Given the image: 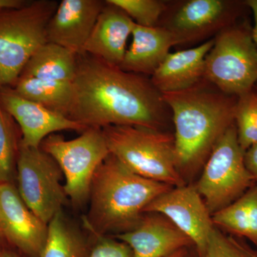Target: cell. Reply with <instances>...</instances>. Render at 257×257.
Returning a JSON list of instances; mask_svg holds the SVG:
<instances>
[{
  "instance_id": "1",
  "label": "cell",
  "mask_w": 257,
  "mask_h": 257,
  "mask_svg": "<svg viewBox=\"0 0 257 257\" xmlns=\"http://www.w3.org/2000/svg\"><path fill=\"white\" fill-rule=\"evenodd\" d=\"M67 117L87 128L138 126L165 130L170 108L151 79L92 56H78Z\"/></svg>"
},
{
  "instance_id": "2",
  "label": "cell",
  "mask_w": 257,
  "mask_h": 257,
  "mask_svg": "<svg viewBox=\"0 0 257 257\" xmlns=\"http://www.w3.org/2000/svg\"><path fill=\"white\" fill-rule=\"evenodd\" d=\"M175 126L177 167L184 180L202 168L216 144L234 124L237 96L205 79L181 92L162 94Z\"/></svg>"
},
{
  "instance_id": "3",
  "label": "cell",
  "mask_w": 257,
  "mask_h": 257,
  "mask_svg": "<svg viewBox=\"0 0 257 257\" xmlns=\"http://www.w3.org/2000/svg\"><path fill=\"white\" fill-rule=\"evenodd\" d=\"M172 188L136 175L109 154L93 177L83 224L96 237L131 231L143 219L145 208Z\"/></svg>"
},
{
  "instance_id": "4",
  "label": "cell",
  "mask_w": 257,
  "mask_h": 257,
  "mask_svg": "<svg viewBox=\"0 0 257 257\" xmlns=\"http://www.w3.org/2000/svg\"><path fill=\"white\" fill-rule=\"evenodd\" d=\"M101 131L111 155L134 173L172 187L185 185L173 134L138 126H109Z\"/></svg>"
},
{
  "instance_id": "5",
  "label": "cell",
  "mask_w": 257,
  "mask_h": 257,
  "mask_svg": "<svg viewBox=\"0 0 257 257\" xmlns=\"http://www.w3.org/2000/svg\"><path fill=\"white\" fill-rule=\"evenodd\" d=\"M58 5L38 0L0 9V88L16 84L32 55L48 42L47 25Z\"/></svg>"
},
{
  "instance_id": "6",
  "label": "cell",
  "mask_w": 257,
  "mask_h": 257,
  "mask_svg": "<svg viewBox=\"0 0 257 257\" xmlns=\"http://www.w3.org/2000/svg\"><path fill=\"white\" fill-rule=\"evenodd\" d=\"M206 56L204 79L229 95L239 96L257 83V47L247 20L219 32Z\"/></svg>"
},
{
  "instance_id": "7",
  "label": "cell",
  "mask_w": 257,
  "mask_h": 257,
  "mask_svg": "<svg viewBox=\"0 0 257 257\" xmlns=\"http://www.w3.org/2000/svg\"><path fill=\"white\" fill-rule=\"evenodd\" d=\"M40 148L62 170L69 200L74 207H82L89 201L96 170L110 154L101 128H88L78 138L70 140L52 134L42 141Z\"/></svg>"
},
{
  "instance_id": "8",
  "label": "cell",
  "mask_w": 257,
  "mask_h": 257,
  "mask_svg": "<svg viewBox=\"0 0 257 257\" xmlns=\"http://www.w3.org/2000/svg\"><path fill=\"white\" fill-rule=\"evenodd\" d=\"M244 152L238 142L234 123L216 144L195 185L211 215L254 185L245 166Z\"/></svg>"
},
{
  "instance_id": "9",
  "label": "cell",
  "mask_w": 257,
  "mask_h": 257,
  "mask_svg": "<svg viewBox=\"0 0 257 257\" xmlns=\"http://www.w3.org/2000/svg\"><path fill=\"white\" fill-rule=\"evenodd\" d=\"M17 171L20 197L37 217L48 224L69 200L60 167L40 147L20 143Z\"/></svg>"
},
{
  "instance_id": "10",
  "label": "cell",
  "mask_w": 257,
  "mask_h": 257,
  "mask_svg": "<svg viewBox=\"0 0 257 257\" xmlns=\"http://www.w3.org/2000/svg\"><path fill=\"white\" fill-rule=\"evenodd\" d=\"M248 10L246 1L189 0L159 26L170 30L179 45L207 41L209 37L243 20Z\"/></svg>"
},
{
  "instance_id": "11",
  "label": "cell",
  "mask_w": 257,
  "mask_h": 257,
  "mask_svg": "<svg viewBox=\"0 0 257 257\" xmlns=\"http://www.w3.org/2000/svg\"><path fill=\"white\" fill-rule=\"evenodd\" d=\"M144 212L160 214L169 219L192 240L199 257L215 228L212 215L195 186L173 187L152 201Z\"/></svg>"
},
{
  "instance_id": "12",
  "label": "cell",
  "mask_w": 257,
  "mask_h": 257,
  "mask_svg": "<svg viewBox=\"0 0 257 257\" xmlns=\"http://www.w3.org/2000/svg\"><path fill=\"white\" fill-rule=\"evenodd\" d=\"M48 224L37 217L11 182L0 183V237L27 254L40 256Z\"/></svg>"
},
{
  "instance_id": "13",
  "label": "cell",
  "mask_w": 257,
  "mask_h": 257,
  "mask_svg": "<svg viewBox=\"0 0 257 257\" xmlns=\"http://www.w3.org/2000/svg\"><path fill=\"white\" fill-rule=\"evenodd\" d=\"M0 103L20 125L23 134L20 143L25 146L40 147L45 138L57 132L72 130L82 133L88 128L67 116L25 99L14 89L0 88Z\"/></svg>"
},
{
  "instance_id": "14",
  "label": "cell",
  "mask_w": 257,
  "mask_h": 257,
  "mask_svg": "<svg viewBox=\"0 0 257 257\" xmlns=\"http://www.w3.org/2000/svg\"><path fill=\"white\" fill-rule=\"evenodd\" d=\"M100 0H62L47 28L48 42L84 55V47L105 5Z\"/></svg>"
},
{
  "instance_id": "15",
  "label": "cell",
  "mask_w": 257,
  "mask_h": 257,
  "mask_svg": "<svg viewBox=\"0 0 257 257\" xmlns=\"http://www.w3.org/2000/svg\"><path fill=\"white\" fill-rule=\"evenodd\" d=\"M116 237L131 248L133 257H167L194 245L188 236L158 214H145L135 229Z\"/></svg>"
},
{
  "instance_id": "16",
  "label": "cell",
  "mask_w": 257,
  "mask_h": 257,
  "mask_svg": "<svg viewBox=\"0 0 257 257\" xmlns=\"http://www.w3.org/2000/svg\"><path fill=\"white\" fill-rule=\"evenodd\" d=\"M92 33L84 47V55L92 56L119 67L126 53L128 37L135 23L123 10L105 2Z\"/></svg>"
},
{
  "instance_id": "17",
  "label": "cell",
  "mask_w": 257,
  "mask_h": 257,
  "mask_svg": "<svg viewBox=\"0 0 257 257\" xmlns=\"http://www.w3.org/2000/svg\"><path fill=\"white\" fill-rule=\"evenodd\" d=\"M214 38L202 45L169 53L151 76L152 84L162 94L181 92L204 79L205 58L214 45Z\"/></svg>"
},
{
  "instance_id": "18",
  "label": "cell",
  "mask_w": 257,
  "mask_h": 257,
  "mask_svg": "<svg viewBox=\"0 0 257 257\" xmlns=\"http://www.w3.org/2000/svg\"><path fill=\"white\" fill-rule=\"evenodd\" d=\"M132 37L133 42L119 67L142 75L152 76L169 55L171 47L179 45L175 35L162 26L146 28L135 23Z\"/></svg>"
},
{
  "instance_id": "19",
  "label": "cell",
  "mask_w": 257,
  "mask_h": 257,
  "mask_svg": "<svg viewBox=\"0 0 257 257\" xmlns=\"http://www.w3.org/2000/svg\"><path fill=\"white\" fill-rule=\"evenodd\" d=\"M77 58L78 55L72 51L47 42L32 55L20 77L72 83L77 71Z\"/></svg>"
},
{
  "instance_id": "20",
  "label": "cell",
  "mask_w": 257,
  "mask_h": 257,
  "mask_svg": "<svg viewBox=\"0 0 257 257\" xmlns=\"http://www.w3.org/2000/svg\"><path fill=\"white\" fill-rule=\"evenodd\" d=\"M215 227L246 238L257 248V184L227 207L212 214Z\"/></svg>"
},
{
  "instance_id": "21",
  "label": "cell",
  "mask_w": 257,
  "mask_h": 257,
  "mask_svg": "<svg viewBox=\"0 0 257 257\" xmlns=\"http://www.w3.org/2000/svg\"><path fill=\"white\" fill-rule=\"evenodd\" d=\"M14 90L25 99L67 116L72 99V83L20 77Z\"/></svg>"
},
{
  "instance_id": "22",
  "label": "cell",
  "mask_w": 257,
  "mask_h": 257,
  "mask_svg": "<svg viewBox=\"0 0 257 257\" xmlns=\"http://www.w3.org/2000/svg\"><path fill=\"white\" fill-rule=\"evenodd\" d=\"M87 249L82 233L60 211L49 222L46 242L40 257H88Z\"/></svg>"
},
{
  "instance_id": "23",
  "label": "cell",
  "mask_w": 257,
  "mask_h": 257,
  "mask_svg": "<svg viewBox=\"0 0 257 257\" xmlns=\"http://www.w3.org/2000/svg\"><path fill=\"white\" fill-rule=\"evenodd\" d=\"M234 123L240 147L246 152L257 143V89L255 86L237 96Z\"/></svg>"
},
{
  "instance_id": "24",
  "label": "cell",
  "mask_w": 257,
  "mask_h": 257,
  "mask_svg": "<svg viewBox=\"0 0 257 257\" xmlns=\"http://www.w3.org/2000/svg\"><path fill=\"white\" fill-rule=\"evenodd\" d=\"M107 3L123 10L137 25L154 28L160 24L168 10L166 2L160 0H107Z\"/></svg>"
},
{
  "instance_id": "25",
  "label": "cell",
  "mask_w": 257,
  "mask_h": 257,
  "mask_svg": "<svg viewBox=\"0 0 257 257\" xmlns=\"http://www.w3.org/2000/svg\"><path fill=\"white\" fill-rule=\"evenodd\" d=\"M18 150L12 116L0 103V183L10 182Z\"/></svg>"
},
{
  "instance_id": "26",
  "label": "cell",
  "mask_w": 257,
  "mask_h": 257,
  "mask_svg": "<svg viewBox=\"0 0 257 257\" xmlns=\"http://www.w3.org/2000/svg\"><path fill=\"white\" fill-rule=\"evenodd\" d=\"M201 257H257V253L243 243L214 228Z\"/></svg>"
},
{
  "instance_id": "27",
  "label": "cell",
  "mask_w": 257,
  "mask_h": 257,
  "mask_svg": "<svg viewBox=\"0 0 257 257\" xmlns=\"http://www.w3.org/2000/svg\"><path fill=\"white\" fill-rule=\"evenodd\" d=\"M96 238L97 243L88 257H133V251L126 243L105 236Z\"/></svg>"
},
{
  "instance_id": "28",
  "label": "cell",
  "mask_w": 257,
  "mask_h": 257,
  "mask_svg": "<svg viewBox=\"0 0 257 257\" xmlns=\"http://www.w3.org/2000/svg\"><path fill=\"white\" fill-rule=\"evenodd\" d=\"M244 164L255 184H257V143L244 152Z\"/></svg>"
},
{
  "instance_id": "29",
  "label": "cell",
  "mask_w": 257,
  "mask_h": 257,
  "mask_svg": "<svg viewBox=\"0 0 257 257\" xmlns=\"http://www.w3.org/2000/svg\"><path fill=\"white\" fill-rule=\"evenodd\" d=\"M246 2L248 8L252 12L253 18H254V26L252 28V37L257 47V0H247Z\"/></svg>"
},
{
  "instance_id": "30",
  "label": "cell",
  "mask_w": 257,
  "mask_h": 257,
  "mask_svg": "<svg viewBox=\"0 0 257 257\" xmlns=\"http://www.w3.org/2000/svg\"><path fill=\"white\" fill-rule=\"evenodd\" d=\"M26 3L22 0H0V9H13L23 6Z\"/></svg>"
},
{
  "instance_id": "31",
  "label": "cell",
  "mask_w": 257,
  "mask_h": 257,
  "mask_svg": "<svg viewBox=\"0 0 257 257\" xmlns=\"http://www.w3.org/2000/svg\"><path fill=\"white\" fill-rule=\"evenodd\" d=\"M167 257H187V248H182L175 252L172 253V254L169 255Z\"/></svg>"
},
{
  "instance_id": "32",
  "label": "cell",
  "mask_w": 257,
  "mask_h": 257,
  "mask_svg": "<svg viewBox=\"0 0 257 257\" xmlns=\"http://www.w3.org/2000/svg\"><path fill=\"white\" fill-rule=\"evenodd\" d=\"M0 257H18L14 253L10 252V251H3L0 253Z\"/></svg>"
},
{
  "instance_id": "33",
  "label": "cell",
  "mask_w": 257,
  "mask_h": 257,
  "mask_svg": "<svg viewBox=\"0 0 257 257\" xmlns=\"http://www.w3.org/2000/svg\"><path fill=\"white\" fill-rule=\"evenodd\" d=\"M255 87H256V89H257V83H256V85H255Z\"/></svg>"
}]
</instances>
